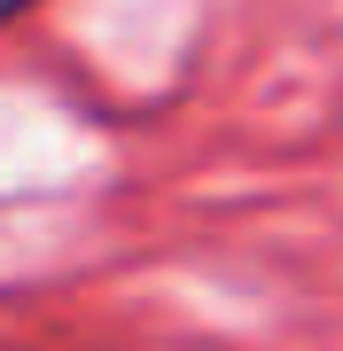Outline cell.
Returning <instances> with one entry per match:
<instances>
[{
	"label": "cell",
	"mask_w": 343,
	"mask_h": 351,
	"mask_svg": "<svg viewBox=\"0 0 343 351\" xmlns=\"http://www.w3.org/2000/svg\"><path fill=\"white\" fill-rule=\"evenodd\" d=\"M16 8H31V0H0V24H8V16H16Z\"/></svg>",
	"instance_id": "obj_1"
}]
</instances>
